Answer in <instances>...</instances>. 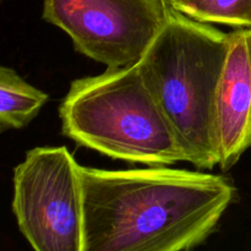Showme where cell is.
<instances>
[{
	"mask_svg": "<svg viewBox=\"0 0 251 251\" xmlns=\"http://www.w3.org/2000/svg\"><path fill=\"white\" fill-rule=\"evenodd\" d=\"M83 251H189L215 230L237 194L218 174L81 166Z\"/></svg>",
	"mask_w": 251,
	"mask_h": 251,
	"instance_id": "cell-1",
	"label": "cell"
},
{
	"mask_svg": "<svg viewBox=\"0 0 251 251\" xmlns=\"http://www.w3.org/2000/svg\"><path fill=\"white\" fill-rule=\"evenodd\" d=\"M229 33L171 6L168 20L144 54L141 75L176 132L189 163L218 166L216 97Z\"/></svg>",
	"mask_w": 251,
	"mask_h": 251,
	"instance_id": "cell-2",
	"label": "cell"
},
{
	"mask_svg": "<svg viewBox=\"0 0 251 251\" xmlns=\"http://www.w3.org/2000/svg\"><path fill=\"white\" fill-rule=\"evenodd\" d=\"M59 114L64 136L109 158L147 167L188 162L137 63L74 80Z\"/></svg>",
	"mask_w": 251,
	"mask_h": 251,
	"instance_id": "cell-3",
	"label": "cell"
},
{
	"mask_svg": "<svg viewBox=\"0 0 251 251\" xmlns=\"http://www.w3.org/2000/svg\"><path fill=\"white\" fill-rule=\"evenodd\" d=\"M12 211L34 251H83L81 166L66 147L27 152L14 169Z\"/></svg>",
	"mask_w": 251,
	"mask_h": 251,
	"instance_id": "cell-4",
	"label": "cell"
},
{
	"mask_svg": "<svg viewBox=\"0 0 251 251\" xmlns=\"http://www.w3.org/2000/svg\"><path fill=\"white\" fill-rule=\"evenodd\" d=\"M166 0H43V20L107 69L139 63L168 20Z\"/></svg>",
	"mask_w": 251,
	"mask_h": 251,
	"instance_id": "cell-5",
	"label": "cell"
},
{
	"mask_svg": "<svg viewBox=\"0 0 251 251\" xmlns=\"http://www.w3.org/2000/svg\"><path fill=\"white\" fill-rule=\"evenodd\" d=\"M218 166L229 171L251 147V28L229 33L216 97Z\"/></svg>",
	"mask_w": 251,
	"mask_h": 251,
	"instance_id": "cell-6",
	"label": "cell"
},
{
	"mask_svg": "<svg viewBox=\"0 0 251 251\" xmlns=\"http://www.w3.org/2000/svg\"><path fill=\"white\" fill-rule=\"evenodd\" d=\"M49 95L26 82L14 69L0 68V130L22 129L38 115Z\"/></svg>",
	"mask_w": 251,
	"mask_h": 251,
	"instance_id": "cell-7",
	"label": "cell"
},
{
	"mask_svg": "<svg viewBox=\"0 0 251 251\" xmlns=\"http://www.w3.org/2000/svg\"><path fill=\"white\" fill-rule=\"evenodd\" d=\"M176 11L202 24L251 28V0H166Z\"/></svg>",
	"mask_w": 251,
	"mask_h": 251,
	"instance_id": "cell-8",
	"label": "cell"
}]
</instances>
